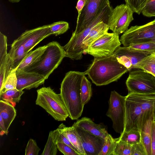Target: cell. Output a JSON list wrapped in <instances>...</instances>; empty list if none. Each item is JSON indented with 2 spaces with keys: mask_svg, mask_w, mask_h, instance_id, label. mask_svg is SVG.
<instances>
[{
  "mask_svg": "<svg viewBox=\"0 0 155 155\" xmlns=\"http://www.w3.org/2000/svg\"><path fill=\"white\" fill-rule=\"evenodd\" d=\"M109 29L108 25L103 22H99L94 26L83 40L84 51L94 41L108 32Z\"/></svg>",
  "mask_w": 155,
  "mask_h": 155,
  "instance_id": "cell-20",
  "label": "cell"
},
{
  "mask_svg": "<svg viewBox=\"0 0 155 155\" xmlns=\"http://www.w3.org/2000/svg\"><path fill=\"white\" fill-rule=\"evenodd\" d=\"M153 117L154 120L155 121V106L154 107L153 111Z\"/></svg>",
  "mask_w": 155,
  "mask_h": 155,
  "instance_id": "cell-45",
  "label": "cell"
},
{
  "mask_svg": "<svg viewBox=\"0 0 155 155\" xmlns=\"http://www.w3.org/2000/svg\"><path fill=\"white\" fill-rule=\"evenodd\" d=\"M121 44L118 34L107 32L92 43L84 53L94 58L107 57L113 54Z\"/></svg>",
  "mask_w": 155,
  "mask_h": 155,
  "instance_id": "cell-9",
  "label": "cell"
},
{
  "mask_svg": "<svg viewBox=\"0 0 155 155\" xmlns=\"http://www.w3.org/2000/svg\"><path fill=\"white\" fill-rule=\"evenodd\" d=\"M128 71L113 54L107 57L94 58L84 72L92 83L96 86H100L117 81Z\"/></svg>",
  "mask_w": 155,
  "mask_h": 155,
  "instance_id": "cell-1",
  "label": "cell"
},
{
  "mask_svg": "<svg viewBox=\"0 0 155 155\" xmlns=\"http://www.w3.org/2000/svg\"><path fill=\"white\" fill-rule=\"evenodd\" d=\"M14 48L13 61V69H16L26 57L29 52L27 51L24 47L15 40L11 45Z\"/></svg>",
  "mask_w": 155,
  "mask_h": 155,
  "instance_id": "cell-25",
  "label": "cell"
},
{
  "mask_svg": "<svg viewBox=\"0 0 155 155\" xmlns=\"http://www.w3.org/2000/svg\"><path fill=\"white\" fill-rule=\"evenodd\" d=\"M85 72L70 71L66 73L61 84L60 94L72 120L79 118L82 113L80 89Z\"/></svg>",
  "mask_w": 155,
  "mask_h": 155,
  "instance_id": "cell-2",
  "label": "cell"
},
{
  "mask_svg": "<svg viewBox=\"0 0 155 155\" xmlns=\"http://www.w3.org/2000/svg\"><path fill=\"white\" fill-rule=\"evenodd\" d=\"M47 45L38 60L22 71L35 72L44 76L46 80L48 78L66 56L63 46L57 41L49 42Z\"/></svg>",
  "mask_w": 155,
  "mask_h": 155,
  "instance_id": "cell-3",
  "label": "cell"
},
{
  "mask_svg": "<svg viewBox=\"0 0 155 155\" xmlns=\"http://www.w3.org/2000/svg\"><path fill=\"white\" fill-rule=\"evenodd\" d=\"M58 128L61 133L67 138L81 155H86L83 147L80 137L75 127L73 126L67 127L63 123H62L59 126Z\"/></svg>",
  "mask_w": 155,
  "mask_h": 155,
  "instance_id": "cell-19",
  "label": "cell"
},
{
  "mask_svg": "<svg viewBox=\"0 0 155 155\" xmlns=\"http://www.w3.org/2000/svg\"><path fill=\"white\" fill-rule=\"evenodd\" d=\"M109 0H87L78 17L75 30L77 34L86 28L107 6Z\"/></svg>",
  "mask_w": 155,
  "mask_h": 155,
  "instance_id": "cell-10",
  "label": "cell"
},
{
  "mask_svg": "<svg viewBox=\"0 0 155 155\" xmlns=\"http://www.w3.org/2000/svg\"><path fill=\"white\" fill-rule=\"evenodd\" d=\"M0 129L1 131H2V133L4 134H5L7 135L8 134L4 121L1 116H0Z\"/></svg>",
  "mask_w": 155,
  "mask_h": 155,
  "instance_id": "cell-43",
  "label": "cell"
},
{
  "mask_svg": "<svg viewBox=\"0 0 155 155\" xmlns=\"http://www.w3.org/2000/svg\"><path fill=\"white\" fill-rule=\"evenodd\" d=\"M16 115V111L14 106L9 103L2 99L0 101V116L4 122L6 130H8Z\"/></svg>",
  "mask_w": 155,
  "mask_h": 155,
  "instance_id": "cell-21",
  "label": "cell"
},
{
  "mask_svg": "<svg viewBox=\"0 0 155 155\" xmlns=\"http://www.w3.org/2000/svg\"><path fill=\"white\" fill-rule=\"evenodd\" d=\"M131 155H147L145 148L141 140L131 145Z\"/></svg>",
  "mask_w": 155,
  "mask_h": 155,
  "instance_id": "cell-40",
  "label": "cell"
},
{
  "mask_svg": "<svg viewBox=\"0 0 155 155\" xmlns=\"http://www.w3.org/2000/svg\"><path fill=\"white\" fill-rule=\"evenodd\" d=\"M17 78L16 89L18 90H30L44 84L45 80L43 76L35 72L16 70Z\"/></svg>",
  "mask_w": 155,
  "mask_h": 155,
  "instance_id": "cell-16",
  "label": "cell"
},
{
  "mask_svg": "<svg viewBox=\"0 0 155 155\" xmlns=\"http://www.w3.org/2000/svg\"><path fill=\"white\" fill-rule=\"evenodd\" d=\"M24 92L23 90H18L16 89L8 90L0 95V98L14 106L16 103L19 102Z\"/></svg>",
  "mask_w": 155,
  "mask_h": 155,
  "instance_id": "cell-27",
  "label": "cell"
},
{
  "mask_svg": "<svg viewBox=\"0 0 155 155\" xmlns=\"http://www.w3.org/2000/svg\"><path fill=\"white\" fill-rule=\"evenodd\" d=\"M141 13L147 17H155V0H148L142 9Z\"/></svg>",
  "mask_w": 155,
  "mask_h": 155,
  "instance_id": "cell-37",
  "label": "cell"
},
{
  "mask_svg": "<svg viewBox=\"0 0 155 155\" xmlns=\"http://www.w3.org/2000/svg\"><path fill=\"white\" fill-rule=\"evenodd\" d=\"M40 150L36 141L30 139L28 142L25 149V155H38Z\"/></svg>",
  "mask_w": 155,
  "mask_h": 155,
  "instance_id": "cell-38",
  "label": "cell"
},
{
  "mask_svg": "<svg viewBox=\"0 0 155 155\" xmlns=\"http://www.w3.org/2000/svg\"><path fill=\"white\" fill-rule=\"evenodd\" d=\"M136 69L130 72L126 81L129 93H155V76L142 69Z\"/></svg>",
  "mask_w": 155,
  "mask_h": 155,
  "instance_id": "cell-6",
  "label": "cell"
},
{
  "mask_svg": "<svg viewBox=\"0 0 155 155\" xmlns=\"http://www.w3.org/2000/svg\"><path fill=\"white\" fill-rule=\"evenodd\" d=\"M51 35L49 25H46L26 30L15 40L29 52L43 39Z\"/></svg>",
  "mask_w": 155,
  "mask_h": 155,
  "instance_id": "cell-13",
  "label": "cell"
},
{
  "mask_svg": "<svg viewBox=\"0 0 155 155\" xmlns=\"http://www.w3.org/2000/svg\"><path fill=\"white\" fill-rule=\"evenodd\" d=\"M117 138L109 134L106 137L101 150L99 155H113Z\"/></svg>",
  "mask_w": 155,
  "mask_h": 155,
  "instance_id": "cell-29",
  "label": "cell"
},
{
  "mask_svg": "<svg viewBox=\"0 0 155 155\" xmlns=\"http://www.w3.org/2000/svg\"><path fill=\"white\" fill-rule=\"evenodd\" d=\"M134 94L140 104L142 110V127L146 122L153 116L154 107L155 106V93L148 94Z\"/></svg>",
  "mask_w": 155,
  "mask_h": 155,
  "instance_id": "cell-17",
  "label": "cell"
},
{
  "mask_svg": "<svg viewBox=\"0 0 155 155\" xmlns=\"http://www.w3.org/2000/svg\"><path fill=\"white\" fill-rule=\"evenodd\" d=\"M87 0H78L76 6V7L78 12V17L80 14Z\"/></svg>",
  "mask_w": 155,
  "mask_h": 155,
  "instance_id": "cell-42",
  "label": "cell"
},
{
  "mask_svg": "<svg viewBox=\"0 0 155 155\" xmlns=\"http://www.w3.org/2000/svg\"><path fill=\"white\" fill-rule=\"evenodd\" d=\"M119 137L121 140L131 145L141 140L140 132L137 130H132L127 132L124 131Z\"/></svg>",
  "mask_w": 155,
  "mask_h": 155,
  "instance_id": "cell-28",
  "label": "cell"
},
{
  "mask_svg": "<svg viewBox=\"0 0 155 155\" xmlns=\"http://www.w3.org/2000/svg\"><path fill=\"white\" fill-rule=\"evenodd\" d=\"M56 144L58 150L64 155H80L74 150L64 143H57Z\"/></svg>",
  "mask_w": 155,
  "mask_h": 155,
  "instance_id": "cell-39",
  "label": "cell"
},
{
  "mask_svg": "<svg viewBox=\"0 0 155 155\" xmlns=\"http://www.w3.org/2000/svg\"><path fill=\"white\" fill-rule=\"evenodd\" d=\"M131 145L117 138L113 155H131Z\"/></svg>",
  "mask_w": 155,
  "mask_h": 155,
  "instance_id": "cell-30",
  "label": "cell"
},
{
  "mask_svg": "<svg viewBox=\"0 0 155 155\" xmlns=\"http://www.w3.org/2000/svg\"><path fill=\"white\" fill-rule=\"evenodd\" d=\"M129 47L152 54L155 53V41L146 42L134 44Z\"/></svg>",
  "mask_w": 155,
  "mask_h": 155,
  "instance_id": "cell-35",
  "label": "cell"
},
{
  "mask_svg": "<svg viewBox=\"0 0 155 155\" xmlns=\"http://www.w3.org/2000/svg\"><path fill=\"white\" fill-rule=\"evenodd\" d=\"M154 124H155V121L154 120Z\"/></svg>",
  "mask_w": 155,
  "mask_h": 155,
  "instance_id": "cell-46",
  "label": "cell"
},
{
  "mask_svg": "<svg viewBox=\"0 0 155 155\" xmlns=\"http://www.w3.org/2000/svg\"><path fill=\"white\" fill-rule=\"evenodd\" d=\"M148 0H125L126 4L129 6L134 12L138 15L141 13L142 9Z\"/></svg>",
  "mask_w": 155,
  "mask_h": 155,
  "instance_id": "cell-34",
  "label": "cell"
},
{
  "mask_svg": "<svg viewBox=\"0 0 155 155\" xmlns=\"http://www.w3.org/2000/svg\"><path fill=\"white\" fill-rule=\"evenodd\" d=\"M53 132L54 140L56 143H64L71 147L81 155L67 138L61 133L58 128L53 131Z\"/></svg>",
  "mask_w": 155,
  "mask_h": 155,
  "instance_id": "cell-36",
  "label": "cell"
},
{
  "mask_svg": "<svg viewBox=\"0 0 155 155\" xmlns=\"http://www.w3.org/2000/svg\"><path fill=\"white\" fill-rule=\"evenodd\" d=\"M75 128L86 155H99L105 139L82 129Z\"/></svg>",
  "mask_w": 155,
  "mask_h": 155,
  "instance_id": "cell-15",
  "label": "cell"
},
{
  "mask_svg": "<svg viewBox=\"0 0 155 155\" xmlns=\"http://www.w3.org/2000/svg\"><path fill=\"white\" fill-rule=\"evenodd\" d=\"M47 45L40 47L29 52L26 57L20 64L16 70H23L32 64L39 58L47 47Z\"/></svg>",
  "mask_w": 155,
  "mask_h": 155,
  "instance_id": "cell-23",
  "label": "cell"
},
{
  "mask_svg": "<svg viewBox=\"0 0 155 155\" xmlns=\"http://www.w3.org/2000/svg\"><path fill=\"white\" fill-rule=\"evenodd\" d=\"M16 70H13L7 76L2 89L0 92V95L8 90L16 89L17 78L16 74Z\"/></svg>",
  "mask_w": 155,
  "mask_h": 155,
  "instance_id": "cell-31",
  "label": "cell"
},
{
  "mask_svg": "<svg viewBox=\"0 0 155 155\" xmlns=\"http://www.w3.org/2000/svg\"><path fill=\"white\" fill-rule=\"evenodd\" d=\"M58 149L56 143L54 140L53 131H51L41 155H56L58 152Z\"/></svg>",
  "mask_w": 155,
  "mask_h": 155,
  "instance_id": "cell-32",
  "label": "cell"
},
{
  "mask_svg": "<svg viewBox=\"0 0 155 155\" xmlns=\"http://www.w3.org/2000/svg\"><path fill=\"white\" fill-rule=\"evenodd\" d=\"M143 112L134 93H129L125 100V119L124 131H140L142 127Z\"/></svg>",
  "mask_w": 155,
  "mask_h": 155,
  "instance_id": "cell-11",
  "label": "cell"
},
{
  "mask_svg": "<svg viewBox=\"0 0 155 155\" xmlns=\"http://www.w3.org/2000/svg\"><path fill=\"white\" fill-rule=\"evenodd\" d=\"M112 9L110 5L107 6L86 28L77 34L72 33L69 41L63 46L66 57L73 60H78L82 58L84 51L83 44V40L92 28L98 23L103 22L107 25Z\"/></svg>",
  "mask_w": 155,
  "mask_h": 155,
  "instance_id": "cell-5",
  "label": "cell"
},
{
  "mask_svg": "<svg viewBox=\"0 0 155 155\" xmlns=\"http://www.w3.org/2000/svg\"><path fill=\"white\" fill-rule=\"evenodd\" d=\"M153 120V116L146 122L140 131L141 140L145 147L147 155H151V135Z\"/></svg>",
  "mask_w": 155,
  "mask_h": 155,
  "instance_id": "cell-22",
  "label": "cell"
},
{
  "mask_svg": "<svg viewBox=\"0 0 155 155\" xmlns=\"http://www.w3.org/2000/svg\"><path fill=\"white\" fill-rule=\"evenodd\" d=\"M52 35H58L64 34L69 28V25L67 22L60 21L49 25Z\"/></svg>",
  "mask_w": 155,
  "mask_h": 155,
  "instance_id": "cell-33",
  "label": "cell"
},
{
  "mask_svg": "<svg viewBox=\"0 0 155 155\" xmlns=\"http://www.w3.org/2000/svg\"><path fill=\"white\" fill-rule=\"evenodd\" d=\"M21 0H8V1L14 3V2H19Z\"/></svg>",
  "mask_w": 155,
  "mask_h": 155,
  "instance_id": "cell-44",
  "label": "cell"
},
{
  "mask_svg": "<svg viewBox=\"0 0 155 155\" xmlns=\"http://www.w3.org/2000/svg\"><path fill=\"white\" fill-rule=\"evenodd\" d=\"M126 98V96H123L115 91H111L106 113L112 121L114 131L120 134L125 128Z\"/></svg>",
  "mask_w": 155,
  "mask_h": 155,
  "instance_id": "cell-8",
  "label": "cell"
},
{
  "mask_svg": "<svg viewBox=\"0 0 155 155\" xmlns=\"http://www.w3.org/2000/svg\"><path fill=\"white\" fill-rule=\"evenodd\" d=\"M80 95L82 103L83 105L87 104L92 95L91 84L84 75L81 81Z\"/></svg>",
  "mask_w": 155,
  "mask_h": 155,
  "instance_id": "cell-26",
  "label": "cell"
},
{
  "mask_svg": "<svg viewBox=\"0 0 155 155\" xmlns=\"http://www.w3.org/2000/svg\"><path fill=\"white\" fill-rule=\"evenodd\" d=\"M152 54L130 47L120 46L113 54L118 61L129 71L142 59Z\"/></svg>",
  "mask_w": 155,
  "mask_h": 155,
  "instance_id": "cell-14",
  "label": "cell"
},
{
  "mask_svg": "<svg viewBox=\"0 0 155 155\" xmlns=\"http://www.w3.org/2000/svg\"><path fill=\"white\" fill-rule=\"evenodd\" d=\"M123 46L148 41H155V19L144 25L132 26L123 33L120 39Z\"/></svg>",
  "mask_w": 155,
  "mask_h": 155,
  "instance_id": "cell-7",
  "label": "cell"
},
{
  "mask_svg": "<svg viewBox=\"0 0 155 155\" xmlns=\"http://www.w3.org/2000/svg\"><path fill=\"white\" fill-rule=\"evenodd\" d=\"M37 91L36 104L43 108L55 120L65 121L69 114L60 94L56 93L50 87H42Z\"/></svg>",
  "mask_w": 155,
  "mask_h": 155,
  "instance_id": "cell-4",
  "label": "cell"
},
{
  "mask_svg": "<svg viewBox=\"0 0 155 155\" xmlns=\"http://www.w3.org/2000/svg\"><path fill=\"white\" fill-rule=\"evenodd\" d=\"M133 69H139L155 76V53L145 57L135 65Z\"/></svg>",
  "mask_w": 155,
  "mask_h": 155,
  "instance_id": "cell-24",
  "label": "cell"
},
{
  "mask_svg": "<svg viewBox=\"0 0 155 155\" xmlns=\"http://www.w3.org/2000/svg\"><path fill=\"white\" fill-rule=\"evenodd\" d=\"M151 135V155H155V125L154 120L152 125Z\"/></svg>",
  "mask_w": 155,
  "mask_h": 155,
  "instance_id": "cell-41",
  "label": "cell"
},
{
  "mask_svg": "<svg viewBox=\"0 0 155 155\" xmlns=\"http://www.w3.org/2000/svg\"><path fill=\"white\" fill-rule=\"evenodd\" d=\"M72 126L104 139L109 134L106 128L103 127L100 124H95L91 119L86 117H83L78 120Z\"/></svg>",
  "mask_w": 155,
  "mask_h": 155,
  "instance_id": "cell-18",
  "label": "cell"
},
{
  "mask_svg": "<svg viewBox=\"0 0 155 155\" xmlns=\"http://www.w3.org/2000/svg\"><path fill=\"white\" fill-rule=\"evenodd\" d=\"M134 12L126 4H122L113 8L107 25L113 33L120 34L128 29L134 20Z\"/></svg>",
  "mask_w": 155,
  "mask_h": 155,
  "instance_id": "cell-12",
  "label": "cell"
}]
</instances>
